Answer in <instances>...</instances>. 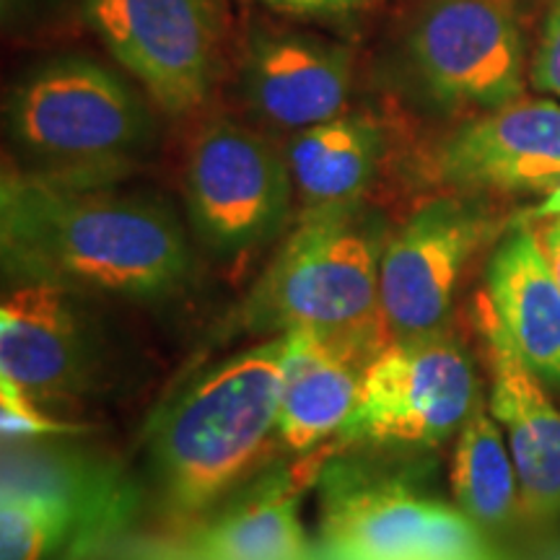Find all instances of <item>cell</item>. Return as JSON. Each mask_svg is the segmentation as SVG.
I'll use <instances>...</instances> for the list:
<instances>
[{
    "label": "cell",
    "instance_id": "cell-2",
    "mask_svg": "<svg viewBox=\"0 0 560 560\" xmlns=\"http://www.w3.org/2000/svg\"><path fill=\"white\" fill-rule=\"evenodd\" d=\"M285 338L242 350L192 382L159 418L151 478L161 514L185 529L255 470L278 436Z\"/></svg>",
    "mask_w": 560,
    "mask_h": 560
},
{
    "label": "cell",
    "instance_id": "cell-11",
    "mask_svg": "<svg viewBox=\"0 0 560 560\" xmlns=\"http://www.w3.org/2000/svg\"><path fill=\"white\" fill-rule=\"evenodd\" d=\"M475 325L486 346L490 412L509 433L522 506L540 524L560 520V410L527 366L488 293L475 299Z\"/></svg>",
    "mask_w": 560,
    "mask_h": 560
},
{
    "label": "cell",
    "instance_id": "cell-7",
    "mask_svg": "<svg viewBox=\"0 0 560 560\" xmlns=\"http://www.w3.org/2000/svg\"><path fill=\"white\" fill-rule=\"evenodd\" d=\"M480 400L465 348L441 327L387 340L363 371L340 436L382 446H433L462 429Z\"/></svg>",
    "mask_w": 560,
    "mask_h": 560
},
{
    "label": "cell",
    "instance_id": "cell-17",
    "mask_svg": "<svg viewBox=\"0 0 560 560\" xmlns=\"http://www.w3.org/2000/svg\"><path fill=\"white\" fill-rule=\"evenodd\" d=\"M488 296L527 366L560 387V285L540 234L516 229L488 265Z\"/></svg>",
    "mask_w": 560,
    "mask_h": 560
},
{
    "label": "cell",
    "instance_id": "cell-6",
    "mask_svg": "<svg viewBox=\"0 0 560 560\" xmlns=\"http://www.w3.org/2000/svg\"><path fill=\"white\" fill-rule=\"evenodd\" d=\"M293 190L289 159L226 117L210 120L187 151V219L202 247L223 260L276 240L289 221Z\"/></svg>",
    "mask_w": 560,
    "mask_h": 560
},
{
    "label": "cell",
    "instance_id": "cell-16",
    "mask_svg": "<svg viewBox=\"0 0 560 560\" xmlns=\"http://www.w3.org/2000/svg\"><path fill=\"white\" fill-rule=\"evenodd\" d=\"M299 493L293 475L272 472L170 540L153 542L145 560H312Z\"/></svg>",
    "mask_w": 560,
    "mask_h": 560
},
{
    "label": "cell",
    "instance_id": "cell-4",
    "mask_svg": "<svg viewBox=\"0 0 560 560\" xmlns=\"http://www.w3.org/2000/svg\"><path fill=\"white\" fill-rule=\"evenodd\" d=\"M16 149L45 172L112 177L149 145L151 112L115 70L81 55L55 58L26 73L5 104Z\"/></svg>",
    "mask_w": 560,
    "mask_h": 560
},
{
    "label": "cell",
    "instance_id": "cell-1",
    "mask_svg": "<svg viewBox=\"0 0 560 560\" xmlns=\"http://www.w3.org/2000/svg\"><path fill=\"white\" fill-rule=\"evenodd\" d=\"M83 172L5 170L0 255L13 283L159 301L185 289L192 249L166 202Z\"/></svg>",
    "mask_w": 560,
    "mask_h": 560
},
{
    "label": "cell",
    "instance_id": "cell-21",
    "mask_svg": "<svg viewBox=\"0 0 560 560\" xmlns=\"http://www.w3.org/2000/svg\"><path fill=\"white\" fill-rule=\"evenodd\" d=\"M0 429L3 441H32L52 436H75L86 431L81 423L55 418L45 405L34 400L16 382L0 376Z\"/></svg>",
    "mask_w": 560,
    "mask_h": 560
},
{
    "label": "cell",
    "instance_id": "cell-14",
    "mask_svg": "<svg viewBox=\"0 0 560 560\" xmlns=\"http://www.w3.org/2000/svg\"><path fill=\"white\" fill-rule=\"evenodd\" d=\"M350 83V52L330 39L257 32L244 55V100L276 128L306 130L342 115Z\"/></svg>",
    "mask_w": 560,
    "mask_h": 560
},
{
    "label": "cell",
    "instance_id": "cell-9",
    "mask_svg": "<svg viewBox=\"0 0 560 560\" xmlns=\"http://www.w3.org/2000/svg\"><path fill=\"white\" fill-rule=\"evenodd\" d=\"M410 66L433 100L499 109L524 91V37L499 0H436L408 37Z\"/></svg>",
    "mask_w": 560,
    "mask_h": 560
},
{
    "label": "cell",
    "instance_id": "cell-23",
    "mask_svg": "<svg viewBox=\"0 0 560 560\" xmlns=\"http://www.w3.org/2000/svg\"><path fill=\"white\" fill-rule=\"evenodd\" d=\"M262 3L291 16H342L366 9L374 0H262Z\"/></svg>",
    "mask_w": 560,
    "mask_h": 560
},
{
    "label": "cell",
    "instance_id": "cell-25",
    "mask_svg": "<svg viewBox=\"0 0 560 560\" xmlns=\"http://www.w3.org/2000/svg\"><path fill=\"white\" fill-rule=\"evenodd\" d=\"M560 215V185L552 187L540 206L535 208V219H558Z\"/></svg>",
    "mask_w": 560,
    "mask_h": 560
},
{
    "label": "cell",
    "instance_id": "cell-12",
    "mask_svg": "<svg viewBox=\"0 0 560 560\" xmlns=\"http://www.w3.org/2000/svg\"><path fill=\"white\" fill-rule=\"evenodd\" d=\"M436 174L459 190L550 192L560 185V104L490 109L439 145Z\"/></svg>",
    "mask_w": 560,
    "mask_h": 560
},
{
    "label": "cell",
    "instance_id": "cell-8",
    "mask_svg": "<svg viewBox=\"0 0 560 560\" xmlns=\"http://www.w3.org/2000/svg\"><path fill=\"white\" fill-rule=\"evenodd\" d=\"M91 32L166 115L208 100L223 45L221 0H83Z\"/></svg>",
    "mask_w": 560,
    "mask_h": 560
},
{
    "label": "cell",
    "instance_id": "cell-15",
    "mask_svg": "<svg viewBox=\"0 0 560 560\" xmlns=\"http://www.w3.org/2000/svg\"><path fill=\"white\" fill-rule=\"evenodd\" d=\"M283 338L285 374L278 439L285 450L306 454L342 431L359 402L363 371L387 340L314 327H293Z\"/></svg>",
    "mask_w": 560,
    "mask_h": 560
},
{
    "label": "cell",
    "instance_id": "cell-20",
    "mask_svg": "<svg viewBox=\"0 0 560 560\" xmlns=\"http://www.w3.org/2000/svg\"><path fill=\"white\" fill-rule=\"evenodd\" d=\"M75 503L52 490H3L0 560H52L79 522Z\"/></svg>",
    "mask_w": 560,
    "mask_h": 560
},
{
    "label": "cell",
    "instance_id": "cell-3",
    "mask_svg": "<svg viewBox=\"0 0 560 560\" xmlns=\"http://www.w3.org/2000/svg\"><path fill=\"white\" fill-rule=\"evenodd\" d=\"M382 226L361 200L306 208L249 293L242 322L260 332L314 327L382 338Z\"/></svg>",
    "mask_w": 560,
    "mask_h": 560
},
{
    "label": "cell",
    "instance_id": "cell-5",
    "mask_svg": "<svg viewBox=\"0 0 560 560\" xmlns=\"http://www.w3.org/2000/svg\"><path fill=\"white\" fill-rule=\"evenodd\" d=\"M322 482L319 560H501L465 511L389 475L330 465Z\"/></svg>",
    "mask_w": 560,
    "mask_h": 560
},
{
    "label": "cell",
    "instance_id": "cell-22",
    "mask_svg": "<svg viewBox=\"0 0 560 560\" xmlns=\"http://www.w3.org/2000/svg\"><path fill=\"white\" fill-rule=\"evenodd\" d=\"M532 81L540 91L556 94L560 100V0H550L540 47L532 62Z\"/></svg>",
    "mask_w": 560,
    "mask_h": 560
},
{
    "label": "cell",
    "instance_id": "cell-10",
    "mask_svg": "<svg viewBox=\"0 0 560 560\" xmlns=\"http://www.w3.org/2000/svg\"><path fill=\"white\" fill-rule=\"evenodd\" d=\"M490 231L493 221L462 200H431L410 215L382 255L380 306L389 340L444 327L462 270Z\"/></svg>",
    "mask_w": 560,
    "mask_h": 560
},
{
    "label": "cell",
    "instance_id": "cell-24",
    "mask_svg": "<svg viewBox=\"0 0 560 560\" xmlns=\"http://www.w3.org/2000/svg\"><path fill=\"white\" fill-rule=\"evenodd\" d=\"M540 242H542L545 257H548L552 268V276H556L560 285V215L558 219H550L548 226L540 231Z\"/></svg>",
    "mask_w": 560,
    "mask_h": 560
},
{
    "label": "cell",
    "instance_id": "cell-13",
    "mask_svg": "<svg viewBox=\"0 0 560 560\" xmlns=\"http://www.w3.org/2000/svg\"><path fill=\"white\" fill-rule=\"evenodd\" d=\"M0 376L42 405L73 402L94 376V340L73 293L16 283L0 306Z\"/></svg>",
    "mask_w": 560,
    "mask_h": 560
},
{
    "label": "cell",
    "instance_id": "cell-18",
    "mask_svg": "<svg viewBox=\"0 0 560 560\" xmlns=\"http://www.w3.org/2000/svg\"><path fill=\"white\" fill-rule=\"evenodd\" d=\"M382 130L361 115L299 130L289 145L293 185L306 208L361 200L382 156Z\"/></svg>",
    "mask_w": 560,
    "mask_h": 560
},
{
    "label": "cell",
    "instance_id": "cell-19",
    "mask_svg": "<svg viewBox=\"0 0 560 560\" xmlns=\"http://www.w3.org/2000/svg\"><path fill=\"white\" fill-rule=\"evenodd\" d=\"M516 488L520 475L503 444L499 420L486 405L475 402L454 450V499L478 527H503L516 509Z\"/></svg>",
    "mask_w": 560,
    "mask_h": 560
}]
</instances>
